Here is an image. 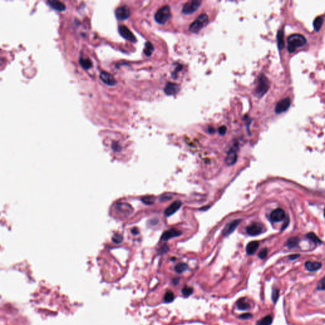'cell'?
Here are the masks:
<instances>
[{"label":"cell","instance_id":"cb8c5ba5","mask_svg":"<svg viewBox=\"0 0 325 325\" xmlns=\"http://www.w3.org/2000/svg\"><path fill=\"white\" fill-rule=\"evenodd\" d=\"M299 242V239L298 238H295V237L291 238L288 240L286 245L290 248H294L298 245Z\"/></svg>","mask_w":325,"mask_h":325},{"label":"cell","instance_id":"d6986e66","mask_svg":"<svg viewBox=\"0 0 325 325\" xmlns=\"http://www.w3.org/2000/svg\"><path fill=\"white\" fill-rule=\"evenodd\" d=\"M322 266V264L320 262H310L307 261L305 264V267L308 271L310 272H315L318 271Z\"/></svg>","mask_w":325,"mask_h":325},{"label":"cell","instance_id":"6da1fadb","mask_svg":"<svg viewBox=\"0 0 325 325\" xmlns=\"http://www.w3.org/2000/svg\"><path fill=\"white\" fill-rule=\"evenodd\" d=\"M306 43V38L302 35H292L288 38V50L290 53H293L297 48L305 45Z\"/></svg>","mask_w":325,"mask_h":325},{"label":"cell","instance_id":"4dcf8cb0","mask_svg":"<svg viewBox=\"0 0 325 325\" xmlns=\"http://www.w3.org/2000/svg\"><path fill=\"white\" fill-rule=\"evenodd\" d=\"M317 290L319 291L325 290V276L318 282L317 285Z\"/></svg>","mask_w":325,"mask_h":325},{"label":"cell","instance_id":"3957f363","mask_svg":"<svg viewBox=\"0 0 325 325\" xmlns=\"http://www.w3.org/2000/svg\"><path fill=\"white\" fill-rule=\"evenodd\" d=\"M171 17V11L169 6L165 5L161 7L156 12L154 19L155 21L161 24H165Z\"/></svg>","mask_w":325,"mask_h":325},{"label":"cell","instance_id":"7a4b0ae2","mask_svg":"<svg viewBox=\"0 0 325 325\" xmlns=\"http://www.w3.org/2000/svg\"><path fill=\"white\" fill-rule=\"evenodd\" d=\"M269 81L264 74L258 76L257 87L254 91V94L257 97H262L269 89Z\"/></svg>","mask_w":325,"mask_h":325},{"label":"cell","instance_id":"5bb4252c","mask_svg":"<svg viewBox=\"0 0 325 325\" xmlns=\"http://www.w3.org/2000/svg\"><path fill=\"white\" fill-rule=\"evenodd\" d=\"M182 206V202L179 200L175 201L173 202L165 211V215L166 217H170L174 214L175 212L179 210V208Z\"/></svg>","mask_w":325,"mask_h":325},{"label":"cell","instance_id":"d4e9b609","mask_svg":"<svg viewBox=\"0 0 325 325\" xmlns=\"http://www.w3.org/2000/svg\"><path fill=\"white\" fill-rule=\"evenodd\" d=\"M272 323V318L271 316H267L257 322V325H271Z\"/></svg>","mask_w":325,"mask_h":325},{"label":"cell","instance_id":"e575fe53","mask_svg":"<svg viewBox=\"0 0 325 325\" xmlns=\"http://www.w3.org/2000/svg\"><path fill=\"white\" fill-rule=\"evenodd\" d=\"M226 131H227V128L226 126H220L219 128V133L220 135H224L226 133Z\"/></svg>","mask_w":325,"mask_h":325},{"label":"cell","instance_id":"4fadbf2b","mask_svg":"<svg viewBox=\"0 0 325 325\" xmlns=\"http://www.w3.org/2000/svg\"><path fill=\"white\" fill-rule=\"evenodd\" d=\"M100 79L102 82L109 86H114L116 84V81L112 75L106 71H102L100 73Z\"/></svg>","mask_w":325,"mask_h":325},{"label":"cell","instance_id":"277c9868","mask_svg":"<svg viewBox=\"0 0 325 325\" xmlns=\"http://www.w3.org/2000/svg\"><path fill=\"white\" fill-rule=\"evenodd\" d=\"M208 23V16L205 14H201L189 26V31L194 33L198 32L202 28L207 25Z\"/></svg>","mask_w":325,"mask_h":325},{"label":"cell","instance_id":"44dd1931","mask_svg":"<svg viewBox=\"0 0 325 325\" xmlns=\"http://www.w3.org/2000/svg\"><path fill=\"white\" fill-rule=\"evenodd\" d=\"M277 40H278V46L280 50H283L285 47V42H284V32L283 29H281L278 31L277 35Z\"/></svg>","mask_w":325,"mask_h":325},{"label":"cell","instance_id":"836d02e7","mask_svg":"<svg viewBox=\"0 0 325 325\" xmlns=\"http://www.w3.org/2000/svg\"><path fill=\"white\" fill-rule=\"evenodd\" d=\"M267 248L262 249L258 253V257L261 259L265 258L267 257Z\"/></svg>","mask_w":325,"mask_h":325},{"label":"cell","instance_id":"603a6c76","mask_svg":"<svg viewBox=\"0 0 325 325\" xmlns=\"http://www.w3.org/2000/svg\"><path fill=\"white\" fill-rule=\"evenodd\" d=\"M154 50V47L153 46V45L149 42V41H147L145 43V48L144 49V54L147 55V56H150L151 55L152 53L153 52Z\"/></svg>","mask_w":325,"mask_h":325},{"label":"cell","instance_id":"484cf974","mask_svg":"<svg viewBox=\"0 0 325 325\" xmlns=\"http://www.w3.org/2000/svg\"><path fill=\"white\" fill-rule=\"evenodd\" d=\"M323 24V19L322 17H316L313 22V26L316 31H319V29L321 28L322 25Z\"/></svg>","mask_w":325,"mask_h":325},{"label":"cell","instance_id":"9a60e30c","mask_svg":"<svg viewBox=\"0 0 325 325\" xmlns=\"http://www.w3.org/2000/svg\"><path fill=\"white\" fill-rule=\"evenodd\" d=\"M179 90V85L174 83H168L164 88L165 93L168 95H174L178 93Z\"/></svg>","mask_w":325,"mask_h":325},{"label":"cell","instance_id":"8d00e7d4","mask_svg":"<svg viewBox=\"0 0 325 325\" xmlns=\"http://www.w3.org/2000/svg\"><path fill=\"white\" fill-rule=\"evenodd\" d=\"M112 147V149L116 151H119L121 149V147H120V145L118 144V143H116V142L113 143Z\"/></svg>","mask_w":325,"mask_h":325},{"label":"cell","instance_id":"1f68e13d","mask_svg":"<svg viewBox=\"0 0 325 325\" xmlns=\"http://www.w3.org/2000/svg\"><path fill=\"white\" fill-rule=\"evenodd\" d=\"M142 201L147 205H152L154 202V198L153 196H145L142 199Z\"/></svg>","mask_w":325,"mask_h":325},{"label":"cell","instance_id":"52a82bcc","mask_svg":"<svg viewBox=\"0 0 325 325\" xmlns=\"http://www.w3.org/2000/svg\"><path fill=\"white\" fill-rule=\"evenodd\" d=\"M115 15L119 21H125L129 18L130 15V11L128 6H121L115 10Z\"/></svg>","mask_w":325,"mask_h":325},{"label":"cell","instance_id":"7c38bea8","mask_svg":"<svg viewBox=\"0 0 325 325\" xmlns=\"http://www.w3.org/2000/svg\"><path fill=\"white\" fill-rule=\"evenodd\" d=\"M240 222H241V220L239 219V220H233V222L229 223L228 224H227L222 231L223 236L226 237V236H228L231 234H232L234 231V230L237 228V227L239 225Z\"/></svg>","mask_w":325,"mask_h":325},{"label":"cell","instance_id":"f546056e","mask_svg":"<svg viewBox=\"0 0 325 325\" xmlns=\"http://www.w3.org/2000/svg\"><path fill=\"white\" fill-rule=\"evenodd\" d=\"M307 237L315 243H321V241L320 240V239L315 234H314L313 233H310L307 234Z\"/></svg>","mask_w":325,"mask_h":325},{"label":"cell","instance_id":"5b68a950","mask_svg":"<svg viewBox=\"0 0 325 325\" xmlns=\"http://www.w3.org/2000/svg\"><path fill=\"white\" fill-rule=\"evenodd\" d=\"M201 4L200 0H192L186 3L182 8V12L184 14H191L196 11Z\"/></svg>","mask_w":325,"mask_h":325},{"label":"cell","instance_id":"7402d4cb","mask_svg":"<svg viewBox=\"0 0 325 325\" xmlns=\"http://www.w3.org/2000/svg\"><path fill=\"white\" fill-rule=\"evenodd\" d=\"M79 64L83 69H88L92 66V61L88 58H81L79 59Z\"/></svg>","mask_w":325,"mask_h":325},{"label":"cell","instance_id":"f35d334b","mask_svg":"<svg viewBox=\"0 0 325 325\" xmlns=\"http://www.w3.org/2000/svg\"><path fill=\"white\" fill-rule=\"evenodd\" d=\"M300 257L299 255H290L289 257V258L291 259V260H295L297 258H299Z\"/></svg>","mask_w":325,"mask_h":325},{"label":"cell","instance_id":"8992f818","mask_svg":"<svg viewBox=\"0 0 325 325\" xmlns=\"http://www.w3.org/2000/svg\"><path fill=\"white\" fill-rule=\"evenodd\" d=\"M264 231V225L260 223H253L249 225L247 228V233L248 235L255 236L261 234Z\"/></svg>","mask_w":325,"mask_h":325},{"label":"cell","instance_id":"4316f807","mask_svg":"<svg viewBox=\"0 0 325 325\" xmlns=\"http://www.w3.org/2000/svg\"><path fill=\"white\" fill-rule=\"evenodd\" d=\"M188 269L187 264L185 263H179L175 267V270L177 273H182Z\"/></svg>","mask_w":325,"mask_h":325},{"label":"cell","instance_id":"74e56055","mask_svg":"<svg viewBox=\"0 0 325 325\" xmlns=\"http://www.w3.org/2000/svg\"><path fill=\"white\" fill-rule=\"evenodd\" d=\"M122 239H123L122 237H121V236H120V235L115 236V237L113 238V241H114V242L117 243H120V242L122 241Z\"/></svg>","mask_w":325,"mask_h":325},{"label":"cell","instance_id":"e0dca14e","mask_svg":"<svg viewBox=\"0 0 325 325\" xmlns=\"http://www.w3.org/2000/svg\"><path fill=\"white\" fill-rule=\"evenodd\" d=\"M47 3L54 10H56L59 12L64 11L66 8L62 2L57 1V0H49V1L47 2Z\"/></svg>","mask_w":325,"mask_h":325},{"label":"cell","instance_id":"d6a6232c","mask_svg":"<svg viewBox=\"0 0 325 325\" xmlns=\"http://www.w3.org/2000/svg\"><path fill=\"white\" fill-rule=\"evenodd\" d=\"M279 298V291L278 290H274L272 294V299L274 303L276 302Z\"/></svg>","mask_w":325,"mask_h":325},{"label":"cell","instance_id":"83f0119b","mask_svg":"<svg viewBox=\"0 0 325 325\" xmlns=\"http://www.w3.org/2000/svg\"><path fill=\"white\" fill-rule=\"evenodd\" d=\"M174 299H175V295L172 291H168L165 294L164 300L167 303H170V302H173Z\"/></svg>","mask_w":325,"mask_h":325},{"label":"cell","instance_id":"60d3db41","mask_svg":"<svg viewBox=\"0 0 325 325\" xmlns=\"http://www.w3.org/2000/svg\"><path fill=\"white\" fill-rule=\"evenodd\" d=\"M209 130V132H210V133H214V132H215V130H214V128H213L212 127L209 128V130Z\"/></svg>","mask_w":325,"mask_h":325},{"label":"cell","instance_id":"9c48e42d","mask_svg":"<svg viewBox=\"0 0 325 325\" xmlns=\"http://www.w3.org/2000/svg\"><path fill=\"white\" fill-rule=\"evenodd\" d=\"M238 145L233 147L230 151L227 153V156L225 158V162L227 165L231 166L236 163L238 159Z\"/></svg>","mask_w":325,"mask_h":325},{"label":"cell","instance_id":"ffe728a7","mask_svg":"<svg viewBox=\"0 0 325 325\" xmlns=\"http://www.w3.org/2000/svg\"><path fill=\"white\" fill-rule=\"evenodd\" d=\"M236 305L239 309L242 311L248 310L251 307L250 304L247 301L246 298L239 299L236 302Z\"/></svg>","mask_w":325,"mask_h":325},{"label":"cell","instance_id":"f1b7e54d","mask_svg":"<svg viewBox=\"0 0 325 325\" xmlns=\"http://www.w3.org/2000/svg\"><path fill=\"white\" fill-rule=\"evenodd\" d=\"M182 293L184 297H189L193 293V288L186 286L182 290Z\"/></svg>","mask_w":325,"mask_h":325},{"label":"cell","instance_id":"8fae6325","mask_svg":"<svg viewBox=\"0 0 325 325\" xmlns=\"http://www.w3.org/2000/svg\"><path fill=\"white\" fill-rule=\"evenodd\" d=\"M285 218V212L281 208H277L273 210L270 215V220L272 222H279Z\"/></svg>","mask_w":325,"mask_h":325},{"label":"cell","instance_id":"ab89813d","mask_svg":"<svg viewBox=\"0 0 325 325\" xmlns=\"http://www.w3.org/2000/svg\"><path fill=\"white\" fill-rule=\"evenodd\" d=\"M173 283H174L175 285H177L178 284V283H179V279H178V278L174 279V280H173Z\"/></svg>","mask_w":325,"mask_h":325},{"label":"cell","instance_id":"d590c367","mask_svg":"<svg viewBox=\"0 0 325 325\" xmlns=\"http://www.w3.org/2000/svg\"><path fill=\"white\" fill-rule=\"evenodd\" d=\"M252 317V314H250V313H247V314H241L239 318L243 319H248L250 318H251Z\"/></svg>","mask_w":325,"mask_h":325},{"label":"cell","instance_id":"30bf717a","mask_svg":"<svg viewBox=\"0 0 325 325\" xmlns=\"http://www.w3.org/2000/svg\"><path fill=\"white\" fill-rule=\"evenodd\" d=\"M291 105V100L288 97L281 100L278 102L275 108V112L277 114H281L286 112Z\"/></svg>","mask_w":325,"mask_h":325},{"label":"cell","instance_id":"ba28073f","mask_svg":"<svg viewBox=\"0 0 325 325\" xmlns=\"http://www.w3.org/2000/svg\"><path fill=\"white\" fill-rule=\"evenodd\" d=\"M118 31L119 33L126 40L132 41V42H136L137 39L134 35L132 33V31L129 29L128 27L124 25H121L118 27Z\"/></svg>","mask_w":325,"mask_h":325},{"label":"cell","instance_id":"ac0fdd59","mask_svg":"<svg viewBox=\"0 0 325 325\" xmlns=\"http://www.w3.org/2000/svg\"><path fill=\"white\" fill-rule=\"evenodd\" d=\"M259 247V243L257 241H253L250 242L246 248V251L248 255H253L256 251L258 250Z\"/></svg>","mask_w":325,"mask_h":325},{"label":"cell","instance_id":"b9f144b4","mask_svg":"<svg viewBox=\"0 0 325 325\" xmlns=\"http://www.w3.org/2000/svg\"><path fill=\"white\" fill-rule=\"evenodd\" d=\"M324 217H325V210H324Z\"/></svg>","mask_w":325,"mask_h":325},{"label":"cell","instance_id":"2e32d148","mask_svg":"<svg viewBox=\"0 0 325 325\" xmlns=\"http://www.w3.org/2000/svg\"><path fill=\"white\" fill-rule=\"evenodd\" d=\"M181 234H182L181 231H178L176 229H171L170 230L167 231L166 232H165L163 234H162V235L161 236V239L167 241L170 239H172V238H173L175 237H178Z\"/></svg>","mask_w":325,"mask_h":325}]
</instances>
